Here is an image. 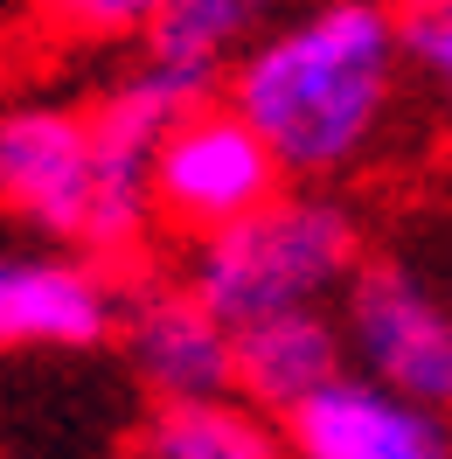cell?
Segmentation results:
<instances>
[{"label":"cell","mask_w":452,"mask_h":459,"mask_svg":"<svg viewBox=\"0 0 452 459\" xmlns=\"http://www.w3.org/2000/svg\"><path fill=\"white\" fill-rule=\"evenodd\" d=\"M411 63L390 0H300L251 35L223 98L279 153L285 181H362L396 146Z\"/></svg>","instance_id":"cell-1"},{"label":"cell","mask_w":452,"mask_h":459,"mask_svg":"<svg viewBox=\"0 0 452 459\" xmlns=\"http://www.w3.org/2000/svg\"><path fill=\"white\" fill-rule=\"evenodd\" d=\"M153 146L118 133L98 98H7L0 105V216L140 272L153 264Z\"/></svg>","instance_id":"cell-2"},{"label":"cell","mask_w":452,"mask_h":459,"mask_svg":"<svg viewBox=\"0 0 452 459\" xmlns=\"http://www.w3.org/2000/svg\"><path fill=\"white\" fill-rule=\"evenodd\" d=\"M362 258L369 223L355 195L327 181H285L251 216L196 237L181 258V279L230 327H251V320L300 314V307H335L348 279L362 272Z\"/></svg>","instance_id":"cell-3"},{"label":"cell","mask_w":452,"mask_h":459,"mask_svg":"<svg viewBox=\"0 0 452 459\" xmlns=\"http://www.w3.org/2000/svg\"><path fill=\"white\" fill-rule=\"evenodd\" d=\"M118 264L0 216V355H91L118 342Z\"/></svg>","instance_id":"cell-4"},{"label":"cell","mask_w":452,"mask_h":459,"mask_svg":"<svg viewBox=\"0 0 452 459\" xmlns=\"http://www.w3.org/2000/svg\"><path fill=\"white\" fill-rule=\"evenodd\" d=\"M146 188H153L161 237L196 244L209 230L251 216L257 202H272L285 188V168H279V153L265 146V133H257L230 98H209V105L181 112L168 133H161L153 168H146Z\"/></svg>","instance_id":"cell-5"},{"label":"cell","mask_w":452,"mask_h":459,"mask_svg":"<svg viewBox=\"0 0 452 459\" xmlns=\"http://www.w3.org/2000/svg\"><path fill=\"white\" fill-rule=\"evenodd\" d=\"M335 314L348 369L376 376L431 411H452V292H439L404 258H362Z\"/></svg>","instance_id":"cell-6"},{"label":"cell","mask_w":452,"mask_h":459,"mask_svg":"<svg viewBox=\"0 0 452 459\" xmlns=\"http://www.w3.org/2000/svg\"><path fill=\"white\" fill-rule=\"evenodd\" d=\"M118 355H126L133 383L146 390V403L230 397L237 390V327L181 279V264L174 272L140 264L126 279Z\"/></svg>","instance_id":"cell-7"},{"label":"cell","mask_w":452,"mask_h":459,"mask_svg":"<svg viewBox=\"0 0 452 459\" xmlns=\"http://www.w3.org/2000/svg\"><path fill=\"white\" fill-rule=\"evenodd\" d=\"M279 425L292 459H452V411H431L362 369H341Z\"/></svg>","instance_id":"cell-8"},{"label":"cell","mask_w":452,"mask_h":459,"mask_svg":"<svg viewBox=\"0 0 452 459\" xmlns=\"http://www.w3.org/2000/svg\"><path fill=\"white\" fill-rule=\"evenodd\" d=\"M348 369V342H341L335 307H300V314H272L237 327V397L257 411H300L313 390H327Z\"/></svg>","instance_id":"cell-9"},{"label":"cell","mask_w":452,"mask_h":459,"mask_svg":"<svg viewBox=\"0 0 452 459\" xmlns=\"http://www.w3.org/2000/svg\"><path fill=\"white\" fill-rule=\"evenodd\" d=\"M272 22V0H174L168 14L133 42V56L168 70L196 98H223L230 63L251 49V35Z\"/></svg>","instance_id":"cell-10"},{"label":"cell","mask_w":452,"mask_h":459,"mask_svg":"<svg viewBox=\"0 0 452 459\" xmlns=\"http://www.w3.org/2000/svg\"><path fill=\"white\" fill-rule=\"evenodd\" d=\"M126 459H292L285 453V425L251 397H181L153 403L133 431Z\"/></svg>","instance_id":"cell-11"},{"label":"cell","mask_w":452,"mask_h":459,"mask_svg":"<svg viewBox=\"0 0 452 459\" xmlns=\"http://www.w3.org/2000/svg\"><path fill=\"white\" fill-rule=\"evenodd\" d=\"M174 0H29V29L49 49H133Z\"/></svg>","instance_id":"cell-12"},{"label":"cell","mask_w":452,"mask_h":459,"mask_svg":"<svg viewBox=\"0 0 452 459\" xmlns=\"http://www.w3.org/2000/svg\"><path fill=\"white\" fill-rule=\"evenodd\" d=\"M390 7H396V35H404V63L431 91V105L452 133V0H390Z\"/></svg>","instance_id":"cell-13"}]
</instances>
